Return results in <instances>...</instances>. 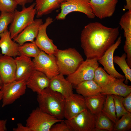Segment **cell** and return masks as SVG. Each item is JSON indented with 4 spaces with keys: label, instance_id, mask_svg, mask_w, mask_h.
Instances as JSON below:
<instances>
[{
    "label": "cell",
    "instance_id": "cell-38",
    "mask_svg": "<svg viewBox=\"0 0 131 131\" xmlns=\"http://www.w3.org/2000/svg\"><path fill=\"white\" fill-rule=\"evenodd\" d=\"M7 119L0 120V131H7L6 124L7 123Z\"/></svg>",
    "mask_w": 131,
    "mask_h": 131
},
{
    "label": "cell",
    "instance_id": "cell-39",
    "mask_svg": "<svg viewBox=\"0 0 131 131\" xmlns=\"http://www.w3.org/2000/svg\"><path fill=\"white\" fill-rule=\"evenodd\" d=\"M17 3L18 5L22 7L25 6V5L28 3L32 2L33 0H15Z\"/></svg>",
    "mask_w": 131,
    "mask_h": 131
},
{
    "label": "cell",
    "instance_id": "cell-17",
    "mask_svg": "<svg viewBox=\"0 0 131 131\" xmlns=\"http://www.w3.org/2000/svg\"><path fill=\"white\" fill-rule=\"evenodd\" d=\"M43 23L40 18L34 20L33 22L24 29L13 40L19 46L22 45L27 42L35 41L38 34L40 25Z\"/></svg>",
    "mask_w": 131,
    "mask_h": 131
},
{
    "label": "cell",
    "instance_id": "cell-32",
    "mask_svg": "<svg viewBox=\"0 0 131 131\" xmlns=\"http://www.w3.org/2000/svg\"><path fill=\"white\" fill-rule=\"evenodd\" d=\"M14 17V12H1L0 15V35L8 30V25L12 22Z\"/></svg>",
    "mask_w": 131,
    "mask_h": 131
},
{
    "label": "cell",
    "instance_id": "cell-34",
    "mask_svg": "<svg viewBox=\"0 0 131 131\" xmlns=\"http://www.w3.org/2000/svg\"><path fill=\"white\" fill-rule=\"evenodd\" d=\"M18 5L15 0H0V11L13 12Z\"/></svg>",
    "mask_w": 131,
    "mask_h": 131
},
{
    "label": "cell",
    "instance_id": "cell-27",
    "mask_svg": "<svg viewBox=\"0 0 131 131\" xmlns=\"http://www.w3.org/2000/svg\"><path fill=\"white\" fill-rule=\"evenodd\" d=\"M116 79L107 73L101 67L98 66L95 71L93 80L101 88Z\"/></svg>",
    "mask_w": 131,
    "mask_h": 131
},
{
    "label": "cell",
    "instance_id": "cell-31",
    "mask_svg": "<svg viewBox=\"0 0 131 131\" xmlns=\"http://www.w3.org/2000/svg\"><path fill=\"white\" fill-rule=\"evenodd\" d=\"M114 125L113 131H126L131 128V114L129 113L123 115Z\"/></svg>",
    "mask_w": 131,
    "mask_h": 131
},
{
    "label": "cell",
    "instance_id": "cell-40",
    "mask_svg": "<svg viewBox=\"0 0 131 131\" xmlns=\"http://www.w3.org/2000/svg\"><path fill=\"white\" fill-rule=\"evenodd\" d=\"M126 4L124 6V9L129 11L131 10V0H126Z\"/></svg>",
    "mask_w": 131,
    "mask_h": 131
},
{
    "label": "cell",
    "instance_id": "cell-33",
    "mask_svg": "<svg viewBox=\"0 0 131 131\" xmlns=\"http://www.w3.org/2000/svg\"><path fill=\"white\" fill-rule=\"evenodd\" d=\"M113 98L116 115L117 118L118 119L123 115L129 113L124 108L122 102L124 97L115 95H112Z\"/></svg>",
    "mask_w": 131,
    "mask_h": 131
},
{
    "label": "cell",
    "instance_id": "cell-23",
    "mask_svg": "<svg viewBox=\"0 0 131 131\" xmlns=\"http://www.w3.org/2000/svg\"><path fill=\"white\" fill-rule=\"evenodd\" d=\"M64 0H35L36 17L39 18L51 13L60 7Z\"/></svg>",
    "mask_w": 131,
    "mask_h": 131
},
{
    "label": "cell",
    "instance_id": "cell-20",
    "mask_svg": "<svg viewBox=\"0 0 131 131\" xmlns=\"http://www.w3.org/2000/svg\"><path fill=\"white\" fill-rule=\"evenodd\" d=\"M125 79H116L101 88L100 94L107 95H115L125 97L131 93V86L123 82Z\"/></svg>",
    "mask_w": 131,
    "mask_h": 131
},
{
    "label": "cell",
    "instance_id": "cell-14",
    "mask_svg": "<svg viewBox=\"0 0 131 131\" xmlns=\"http://www.w3.org/2000/svg\"><path fill=\"white\" fill-rule=\"evenodd\" d=\"M118 1V0H90V3L95 16L102 19L112 16Z\"/></svg>",
    "mask_w": 131,
    "mask_h": 131
},
{
    "label": "cell",
    "instance_id": "cell-8",
    "mask_svg": "<svg viewBox=\"0 0 131 131\" xmlns=\"http://www.w3.org/2000/svg\"><path fill=\"white\" fill-rule=\"evenodd\" d=\"M98 66L97 59H86L75 72L68 75L66 79L75 87L83 82L93 80L95 71Z\"/></svg>",
    "mask_w": 131,
    "mask_h": 131
},
{
    "label": "cell",
    "instance_id": "cell-28",
    "mask_svg": "<svg viewBox=\"0 0 131 131\" xmlns=\"http://www.w3.org/2000/svg\"><path fill=\"white\" fill-rule=\"evenodd\" d=\"M126 53H123L121 57L116 56L113 57L114 63L119 66L124 74L125 83L128 81L131 82V69L126 62Z\"/></svg>",
    "mask_w": 131,
    "mask_h": 131
},
{
    "label": "cell",
    "instance_id": "cell-9",
    "mask_svg": "<svg viewBox=\"0 0 131 131\" xmlns=\"http://www.w3.org/2000/svg\"><path fill=\"white\" fill-rule=\"evenodd\" d=\"M35 70L44 74L50 79L59 74L54 55H49L41 51L33 60Z\"/></svg>",
    "mask_w": 131,
    "mask_h": 131
},
{
    "label": "cell",
    "instance_id": "cell-3",
    "mask_svg": "<svg viewBox=\"0 0 131 131\" xmlns=\"http://www.w3.org/2000/svg\"><path fill=\"white\" fill-rule=\"evenodd\" d=\"M54 55L60 74L68 75L73 73L84 61L82 56L75 48L58 49Z\"/></svg>",
    "mask_w": 131,
    "mask_h": 131
},
{
    "label": "cell",
    "instance_id": "cell-22",
    "mask_svg": "<svg viewBox=\"0 0 131 131\" xmlns=\"http://www.w3.org/2000/svg\"><path fill=\"white\" fill-rule=\"evenodd\" d=\"M0 48L1 54L13 57L20 55L18 50L19 45L10 37V32L8 30L0 35Z\"/></svg>",
    "mask_w": 131,
    "mask_h": 131
},
{
    "label": "cell",
    "instance_id": "cell-13",
    "mask_svg": "<svg viewBox=\"0 0 131 131\" xmlns=\"http://www.w3.org/2000/svg\"><path fill=\"white\" fill-rule=\"evenodd\" d=\"M87 108L84 97L79 94L73 93L65 99L64 117L69 119Z\"/></svg>",
    "mask_w": 131,
    "mask_h": 131
},
{
    "label": "cell",
    "instance_id": "cell-16",
    "mask_svg": "<svg viewBox=\"0 0 131 131\" xmlns=\"http://www.w3.org/2000/svg\"><path fill=\"white\" fill-rule=\"evenodd\" d=\"M16 65L15 80L26 81L35 70L31 57L20 55L15 58Z\"/></svg>",
    "mask_w": 131,
    "mask_h": 131
},
{
    "label": "cell",
    "instance_id": "cell-35",
    "mask_svg": "<svg viewBox=\"0 0 131 131\" xmlns=\"http://www.w3.org/2000/svg\"><path fill=\"white\" fill-rule=\"evenodd\" d=\"M57 123L53 125L50 131H71L64 120Z\"/></svg>",
    "mask_w": 131,
    "mask_h": 131
},
{
    "label": "cell",
    "instance_id": "cell-30",
    "mask_svg": "<svg viewBox=\"0 0 131 131\" xmlns=\"http://www.w3.org/2000/svg\"><path fill=\"white\" fill-rule=\"evenodd\" d=\"M18 50L20 55L33 58L37 57L41 51L37 46L35 41L25 43L19 46Z\"/></svg>",
    "mask_w": 131,
    "mask_h": 131
},
{
    "label": "cell",
    "instance_id": "cell-19",
    "mask_svg": "<svg viewBox=\"0 0 131 131\" xmlns=\"http://www.w3.org/2000/svg\"><path fill=\"white\" fill-rule=\"evenodd\" d=\"M63 74L60 73L50 79L48 88L61 94L65 99L74 93L73 85Z\"/></svg>",
    "mask_w": 131,
    "mask_h": 131
},
{
    "label": "cell",
    "instance_id": "cell-18",
    "mask_svg": "<svg viewBox=\"0 0 131 131\" xmlns=\"http://www.w3.org/2000/svg\"><path fill=\"white\" fill-rule=\"evenodd\" d=\"M25 81L27 87L39 94L49 87L50 79L43 73L35 70Z\"/></svg>",
    "mask_w": 131,
    "mask_h": 131
},
{
    "label": "cell",
    "instance_id": "cell-4",
    "mask_svg": "<svg viewBox=\"0 0 131 131\" xmlns=\"http://www.w3.org/2000/svg\"><path fill=\"white\" fill-rule=\"evenodd\" d=\"M35 2L29 6L22 7V10L16 9L14 12V17L10 25L9 31L11 38L13 39L27 26L32 23L36 14Z\"/></svg>",
    "mask_w": 131,
    "mask_h": 131
},
{
    "label": "cell",
    "instance_id": "cell-21",
    "mask_svg": "<svg viewBox=\"0 0 131 131\" xmlns=\"http://www.w3.org/2000/svg\"><path fill=\"white\" fill-rule=\"evenodd\" d=\"M119 24L124 31L125 38L123 49L127 55V60H131V10H128L121 17Z\"/></svg>",
    "mask_w": 131,
    "mask_h": 131
},
{
    "label": "cell",
    "instance_id": "cell-24",
    "mask_svg": "<svg viewBox=\"0 0 131 131\" xmlns=\"http://www.w3.org/2000/svg\"><path fill=\"white\" fill-rule=\"evenodd\" d=\"M106 96L100 93L84 98L87 108L97 116L102 112Z\"/></svg>",
    "mask_w": 131,
    "mask_h": 131
},
{
    "label": "cell",
    "instance_id": "cell-6",
    "mask_svg": "<svg viewBox=\"0 0 131 131\" xmlns=\"http://www.w3.org/2000/svg\"><path fill=\"white\" fill-rule=\"evenodd\" d=\"M90 1V0H64L60 5L61 11L56 16V19L64 20L68 15L74 12L84 13L89 18H94L95 16L92 11Z\"/></svg>",
    "mask_w": 131,
    "mask_h": 131
},
{
    "label": "cell",
    "instance_id": "cell-41",
    "mask_svg": "<svg viewBox=\"0 0 131 131\" xmlns=\"http://www.w3.org/2000/svg\"><path fill=\"white\" fill-rule=\"evenodd\" d=\"M3 84L0 77V90H1L2 89L3 86Z\"/></svg>",
    "mask_w": 131,
    "mask_h": 131
},
{
    "label": "cell",
    "instance_id": "cell-2",
    "mask_svg": "<svg viewBox=\"0 0 131 131\" xmlns=\"http://www.w3.org/2000/svg\"><path fill=\"white\" fill-rule=\"evenodd\" d=\"M37 99L42 111L59 120H63L65 98L61 94L48 87L38 94Z\"/></svg>",
    "mask_w": 131,
    "mask_h": 131
},
{
    "label": "cell",
    "instance_id": "cell-25",
    "mask_svg": "<svg viewBox=\"0 0 131 131\" xmlns=\"http://www.w3.org/2000/svg\"><path fill=\"white\" fill-rule=\"evenodd\" d=\"M76 92L84 97L100 94L101 88L93 80L83 82L75 87Z\"/></svg>",
    "mask_w": 131,
    "mask_h": 131
},
{
    "label": "cell",
    "instance_id": "cell-29",
    "mask_svg": "<svg viewBox=\"0 0 131 131\" xmlns=\"http://www.w3.org/2000/svg\"><path fill=\"white\" fill-rule=\"evenodd\" d=\"M114 125L102 112L97 116L95 125L96 131H113Z\"/></svg>",
    "mask_w": 131,
    "mask_h": 131
},
{
    "label": "cell",
    "instance_id": "cell-7",
    "mask_svg": "<svg viewBox=\"0 0 131 131\" xmlns=\"http://www.w3.org/2000/svg\"><path fill=\"white\" fill-rule=\"evenodd\" d=\"M97 116L87 108L69 119L64 120L71 131H95Z\"/></svg>",
    "mask_w": 131,
    "mask_h": 131
},
{
    "label": "cell",
    "instance_id": "cell-42",
    "mask_svg": "<svg viewBox=\"0 0 131 131\" xmlns=\"http://www.w3.org/2000/svg\"><path fill=\"white\" fill-rule=\"evenodd\" d=\"M3 97V93L1 90L0 89V101L2 100Z\"/></svg>",
    "mask_w": 131,
    "mask_h": 131
},
{
    "label": "cell",
    "instance_id": "cell-12",
    "mask_svg": "<svg viewBox=\"0 0 131 131\" xmlns=\"http://www.w3.org/2000/svg\"><path fill=\"white\" fill-rule=\"evenodd\" d=\"M122 37H118L115 43L108 49L102 56L98 60V62L103 66L107 73L116 79L125 78V76L118 72L114 66L113 61L114 53L121 44Z\"/></svg>",
    "mask_w": 131,
    "mask_h": 131
},
{
    "label": "cell",
    "instance_id": "cell-10",
    "mask_svg": "<svg viewBox=\"0 0 131 131\" xmlns=\"http://www.w3.org/2000/svg\"><path fill=\"white\" fill-rule=\"evenodd\" d=\"M27 86L25 81L15 80L3 84L1 90L3 93L2 106L13 103L25 93Z\"/></svg>",
    "mask_w": 131,
    "mask_h": 131
},
{
    "label": "cell",
    "instance_id": "cell-15",
    "mask_svg": "<svg viewBox=\"0 0 131 131\" xmlns=\"http://www.w3.org/2000/svg\"><path fill=\"white\" fill-rule=\"evenodd\" d=\"M16 69L15 58L0 54V77L3 84L15 80Z\"/></svg>",
    "mask_w": 131,
    "mask_h": 131
},
{
    "label": "cell",
    "instance_id": "cell-36",
    "mask_svg": "<svg viewBox=\"0 0 131 131\" xmlns=\"http://www.w3.org/2000/svg\"><path fill=\"white\" fill-rule=\"evenodd\" d=\"M122 102L126 111L129 112L131 113V93L126 97L123 98Z\"/></svg>",
    "mask_w": 131,
    "mask_h": 131
},
{
    "label": "cell",
    "instance_id": "cell-1",
    "mask_svg": "<svg viewBox=\"0 0 131 131\" xmlns=\"http://www.w3.org/2000/svg\"><path fill=\"white\" fill-rule=\"evenodd\" d=\"M119 34V27H108L99 22L85 26L81 32L80 41L86 59L98 60L115 43Z\"/></svg>",
    "mask_w": 131,
    "mask_h": 131
},
{
    "label": "cell",
    "instance_id": "cell-5",
    "mask_svg": "<svg viewBox=\"0 0 131 131\" xmlns=\"http://www.w3.org/2000/svg\"><path fill=\"white\" fill-rule=\"evenodd\" d=\"M63 120L48 114L38 107L29 114L26 120V126L30 131H50L53 125Z\"/></svg>",
    "mask_w": 131,
    "mask_h": 131
},
{
    "label": "cell",
    "instance_id": "cell-26",
    "mask_svg": "<svg viewBox=\"0 0 131 131\" xmlns=\"http://www.w3.org/2000/svg\"><path fill=\"white\" fill-rule=\"evenodd\" d=\"M102 112L114 123L118 120L112 95H106Z\"/></svg>",
    "mask_w": 131,
    "mask_h": 131
},
{
    "label": "cell",
    "instance_id": "cell-37",
    "mask_svg": "<svg viewBox=\"0 0 131 131\" xmlns=\"http://www.w3.org/2000/svg\"><path fill=\"white\" fill-rule=\"evenodd\" d=\"M14 131H30L29 129L26 126H24L22 123L17 124V127L13 129Z\"/></svg>",
    "mask_w": 131,
    "mask_h": 131
},
{
    "label": "cell",
    "instance_id": "cell-11",
    "mask_svg": "<svg viewBox=\"0 0 131 131\" xmlns=\"http://www.w3.org/2000/svg\"><path fill=\"white\" fill-rule=\"evenodd\" d=\"M53 21L52 18L48 17L45 22L40 26L37 36L35 42L39 49L49 55H54L58 49L47 35L46 29L48 26Z\"/></svg>",
    "mask_w": 131,
    "mask_h": 131
}]
</instances>
